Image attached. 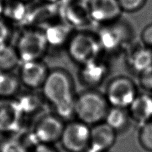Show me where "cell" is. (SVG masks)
<instances>
[{
    "label": "cell",
    "mask_w": 152,
    "mask_h": 152,
    "mask_svg": "<svg viewBox=\"0 0 152 152\" xmlns=\"http://www.w3.org/2000/svg\"><path fill=\"white\" fill-rule=\"evenodd\" d=\"M71 32V27L66 23H53L45 27V34L48 45L59 47L68 42Z\"/></svg>",
    "instance_id": "cell-18"
},
{
    "label": "cell",
    "mask_w": 152,
    "mask_h": 152,
    "mask_svg": "<svg viewBox=\"0 0 152 152\" xmlns=\"http://www.w3.org/2000/svg\"><path fill=\"white\" fill-rule=\"evenodd\" d=\"M67 50L72 61L80 66L99 57L102 50L97 36L86 32H78L70 37Z\"/></svg>",
    "instance_id": "cell-4"
},
{
    "label": "cell",
    "mask_w": 152,
    "mask_h": 152,
    "mask_svg": "<svg viewBox=\"0 0 152 152\" xmlns=\"http://www.w3.org/2000/svg\"><path fill=\"white\" fill-rule=\"evenodd\" d=\"M45 2H48V3H54V4H59L61 2L62 0H44Z\"/></svg>",
    "instance_id": "cell-30"
},
{
    "label": "cell",
    "mask_w": 152,
    "mask_h": 152,
    "mask_svg": "<svg viewBox=\"0 0 152 152\" xmlns=\"http://www.w3.org/2000/svg\"><path fill=\"white\" fill-rule=\"evenodd\" d=\"M80 1H84V2H86V3H89V2H90L91 0H80Z\"/></svg>",
    "instance_id": "cell-32"
},
{
    "label": "cell",
    "mask_w": 152,
    "mask_h": 152,
    "mask_svg": "<svg viewBox=\"0 0 152 152\" xmlns=\"http://www.w3.org/2000/svg\"><path fill=\"white\" fill-rule=\"evenodd\" d=\"M138 140L144 150L152 152V120L140 125Z\"/></svg>",
    "instance_id": "cell-23"
},
{
    "label": "cell",
    "mask_w": 152,
    "mask_h": 152,
    "mask_svg": "<svg viewBox=\"0 0 152 152\" xmlns=\"http://www.w3.org/2000/svg\"><path fill=\"white\" fill-rule=\"evenodd\" d=\"M123 12L135 13L145 6L147 0H117Z\"/></svg>",
    "instance_id": "cell-25"
},
{
    "label": "cell",
    "mask_w": 152,
    "mask_h": 152,
    "mask_svg": "<svg viewBox=\"0 0 152 152\" xmlns=\"http://www.w3.org/2000/svg\"><path fill=\"white\" fill-rule=\"evenodd\" d=\"M131 120L141 125L152 120V95L139 93L127 109Z\"/></svg>",
    "instance_id": "cell-15"
},
{
    "label": "cell",
    "mask_w": 152,
    "mask_h": 152,
    "mask_svg": "<svg viewBox=\"0 0 152 152\" xmlns=\"http://www.w3.org/2000/svg\"><path fill=\"white\" fill-rule=\"evenodd\" d=\"M48 46L44 32L37 30H28L20 35L15 48L21 62H24L40 60Z\"/></svg>",
    "instance_id": "cell-7"
},
{
    "label": "cell",
    "mask_w": 152,
    "mask_h": 152,
    "mask_svg": "<svg viewBox=\"0 0 152 152\" xmlns=\"http://www.w3.org/2000/svg\"><path fill=\"white\" fill-rule=\"evenodd\" d=\"M14 99L26 118L38 113L43 109L44 103L46 102L42 95L32 91L18 94Z\"/></svg>",
    "instance_id": "cell-16"
},
{
    "label": "cell",
    "mask_w": 152,
    "mask_h": 152,
    "mask_svg": "<svg viewBox=\"0 0 152 152\" xmlns=\"http://www.w3.org/2000/svg\"><path fill=\"white\" fill-rule=\"evenodd\" d=\"M41 88L44 100L52 107L54 114L62 120H70L75 117L77 95L72 78L66 70H50Z\"/></svg>",
    "instance_id": "cell-1"
},
{
    "label": "cell",
    "mask_w": 152,
    "mask_h": 152,
    "mask_svg": "<svg viewBox=\"0 0 152 152\" xmlns=\"http://www.w3.org/2000/svg\"><path fill=\"white\" fill-rule=\"evenodd\" d=\"M50 72L47 65L40 60L21 62L18 77L29 90L42 87Z\"/></svg>",
    "instance_id": "cell-11"
},
{
    "label": "cell",
    "mask_w": 152,
    "mask_h": 152,
    "mask_svg": "<svg viewBox=\"0 0 152 152\" xmlns=\"http://www.w3.org/2000/svg\"><path fill=\"white\" fill-rule=\"evenodd\" d=\"M110 108L104 94L89 88L77 96L75 104V117L92 127L104 122Z\"/></svg>",
    "instance_id": "cell-2"
},
{
    "label": "cell",
    "mask_w": 152,
    "mask_h": 152,
    "mask_svg": "<svg viewBox=\"0 0 152 152\" xmlns=\"http://www.w3.org/2000/svg\"><path fill=\"white\" fill-rule=\"evenodd\" d=\"M20 64L16 48L7 43L0 44V71L12 72Z\"/></svg>",
    "instance_id": "cell-21"
},
{
    "label": "cell",
    "mask_w": 152,
    "mask_h": 152,
    "mask_svg": "<svg viewBox=\"0 0 152 152\" xmlns=\"http://www.w3.org/2000/svg\"><path fill=\"white\" fill-rule=\"evenodd\" d=\"M117 134L104 122L93 125L87 152H109L116 142Z\"/></svg>",
    "instance_id": "cell-14"
},
{
    "label": "cell",
    "mask_w": 152,
    "mask_h": 152,
    "mask_svg": "<svg viewBox=\"0 0 152 152\" xmlns=\"http://www.w3.org/2000/svg\"><path fill=\"white\" fill-rule=\"evenodd\" d=\"M132 30L125 22H117L102 26L97 35L101 49L112 52L119 50L132 38Z\"/></svg>",
    "instance_id": "cell-9"
},
{
    "label": "cell",
    "mask_w": 152,
    "mask_h": 152,
    "mask_svg": "<svg viewBox=\"0 0 152 152\" xmlns=\"http://www.w3.org/2000/svg\"><path fill=\"white\" fill-rule=\"evenodd\" d=\"M10 29L4 21L0 20V44L7 43L10 36Z\"/></svg>",
    "instance_id": "cell-28"
},
{
    "label": "cell",
    "mask_w": 152,
    "mask_h": 152,
    "mask_svg": "<svg viewBox=\"0 0 152 152\" xmlns=\"http://www.w3.org/2000/svg\"><path fill=\"white\" fill-rule=\"evenodd\" d=\"M60 15L71 28H83L94 23L88 4L80 0H62L60 3Z\"/></svg>",
    "instance_id": "cell-10"
},
{
    "label": "cell",
    "mask_w": 152,
    "mask_h": 152,
    "mask_svg": "<svg viewBox=\"0 0 152 152\" xmlns=\"http://www.w3.org/2000/svg\"><path fill=\"white\" fill-rule=\"evenodd\" d=\"M26 119L15 99H0V134L21 135Z\"/></svg>",
    "instance_id": "cell-8"
},
{
    "label": "cell",
    "mask_w": 152,
    "mask_h": 152,
    "mask_svg": "<svg viewBox=\"0 0 152 152\" xmlns=\"http://www.w3.org/2000/svg\"><path fill=\"white\" fill-rule=\"evenodd\" d=\"M141 45L152 50V23L145 26L140 33Z\"/></svg>",
    "instance_id": "cell-27"
},
{
    "label": "cell",
    "mask_w": 152,
    "mask_h": 152,
    "mask_svg": "<svg viewBox=\"0 0 152 152\" xmlns=\"http://www.w3.org/2000/svg\"><path fill=\"white\" fill-rule=\"evenodd\" d=\"M91 127L80 121H70L65 124L59 142L66 152H87Z\"/></svg>",
    "instance_id": "cell-6"
},
{
    "label": "cell",
    "mask_w": 152,
    "mask_h": 152,
    "mask_svg": "<svg viewBox=\"0 0 152 152\" xmlns=\"http://www.w3.org/2000/svg\"><path fill=\"white\" fill-rule=\"evenodd\" d=\"M138 94L137 86L132 79L119 76L109 81L104 95L110 107L127 109Z\"/></svg>",
    "instance_id": "cell-5"
},
{
    "label": "cell",
    "mask_w": 152,
    "mask_h": 152,
    "mask_svg": "<svg viewBox=\"0 0 152 152\" xmlns=\"http://www.w3.org/2000/svg\"><path fill=\"white\" fill-rule=\"evenodd\" d=\"M20 1H23V2H26V1H31V0H20Z\"/></svg>",
    "instance_id": "cell-33"
},
{
    "label": "cell",
    "mask_w": 152,
    "mask_h": 152,
    "mask_svg": "<svg viewBox=\"0 0 152 152\" xmlns=\"http://www.w3.org/2000/svg\"><path fill=\"white\" fill-rule=\"evenodd\" d=\"M3 10H4V4L1 1V0H0V15L3 14Z\"/></svg>",
    "instance_id": "cell-31"
},
{
    "label": "cell",
    "mask_w": 152,
    "mask_h": 152,
    "mask_svg": "<svg viewBox=\"0 0 152 152\" xmlns=\"http://www.w3.org/2000/svg\"><path fill=\"white\" fill-rule=\"evenodd\" d=\"M0 152H30L20 138L9 137L0 143Z\"/></svg>",
    "instance_id": "cell-24"
},
{
    "label": "cell",
    "mask_w": 152,
    "mask_h": 152,
    "mask_svg": "<svg viewBox=\"0 0 152 152\" xmlns=\"http://www.w3.org/2000/svg\"><path fill=\"white\" fill-rule=\"evenodd\" d=\"M28 8L25 2L20 0H7L4 4L2 14L7 19L21 25L27 14Z\"/></svg>",
    "instance_id": "cell-22"
},
{
    "label": "cell",
    "mask_w": 152,
    "mask_h": 152,
    "mask_svg": "<svg viewBox=\"0 0 152 152\" xmlns=\"http://www.w3.org/2000/svg\"><path fill=\"white\" fill-rule=\"evenodd\" d=\"M21 85L18 76L12 72L0 71V99H14L19 94Z\"/></svg>",
    "instance_id": "cell-19"
},
{
    "label": "cell",
    "mask_w": 152,
    "mask_h": 152,
    "mask_svg": "<svg viewBox=\"0 0 152 152\" xmlns=\"http://www.w3.org/2000/svg\"><path fill=\"white\" fill-rule=\"evenodd\" d=\"M130 120L127 109L110 107L104 122L117 133L124 130Z\"/></svg>",
    "instance_id": "cell-20"
},
{
    "label": "cell",
    "mask_w": 152,
    "mask_h": 152,
    "mask_svg": "<svg viewBox=\"0 0 152 152\" xmlns=\"http://www.w3.org/2000/svg\"><path fill=\"white\" fill-rule=\"evenodd\" d=\"M30 152H59L52 144L40 143L30 149Z\"/></svg>",
    "instance_id": "cell-29"
},
{
    "label": "cell",
    "mask_w": 152,
    "mask_h": 152,
    "mask_svg": "<svg viewBox=\"0 0 152 152\" xmlns=\"http://www.w3.org/2000/svg\"><path fill=\"white\" fill-rule=\"evenodd\" d=\"M140 86L147 93H152V65L139 75Z\"/></svg>",
    "instance_id": "cell-26"
},
{
    "label": "cell",
    "mask_w": 152,
    "mask_h": 152,
    "mask_svg": "<svg viewBox=\"0 0 152 152\" xmlns=\"http://www.w3.org/2000/svg\"><path fill=\"white\" fill-rule=\"evenodd\" d=\"M88 6L93 22L102 26L117 22L124 13L117 0H91Z\"/></svg>",
    "instance_id": "cell-12"
},
{
    "label": "cell",
    "mask_w": 152,
    "mask_h": 152,
    "mask_svg": "<svg viewBox=\"0 0 152 152\" xmlns=\"http://www.w3.org/2000/svg\"><path fill=\"white\" fill-rule=\"evenodd\" d=\"M64 120L56 114H48L40 118L32 129L20 138L29 149L40 143L54 145L60 141L64 127Z\"/></svg>",
    "instance_id": "cell-3"
},
{
    "label": "cell",
    "mask_w": 152,
    "mask_h": 152,
    "mask_svg": "<svg viewBox=\"0 0 152 152\" xmlns=\"http://www.w3.org/2000/svg\"><path fill=\"white\" fill-rule=\"evenodd\" d=\"M78 79L81 84L89 88H94L101 85L108 73L106 62L99 57L80 66Z\"/></svg>",
    "instance_id": "cell-13"
},
{
    "label": "cell",
    "mask_w": 152,
    "mask_h": 152,
    "mask_svg": "<svg viewBox=\"0 0 152 152\" xmlns=\"http://www.w3.org/2000/svg\"><path fill=\"white\" fill-rule=\"evenodd\" d=\"M127 62L130 69L140 75L152 65V50L141 45L129 52Z\"/></svg>",
    "instance_id": "cell-17"
}]
</instances>
